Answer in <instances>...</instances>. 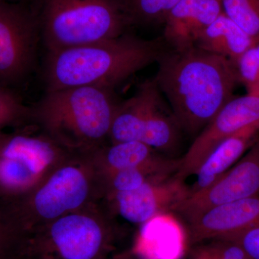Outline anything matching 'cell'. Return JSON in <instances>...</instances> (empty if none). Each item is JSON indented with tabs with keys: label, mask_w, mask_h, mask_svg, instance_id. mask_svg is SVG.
<instances>
[{
	"label": "cell",
	"mask_w": 259,
	"mask_h": 259,
	"mask_svg": "<svg viewBox=\"0 0 259 259\" xmlns=\"http://www.w3.org/2000/svg\"><path fill=\"white\" fill-rule=\"evenodd\" d=\"M164 51L160 40H145L127 31L115 38L47 52V91L79 87L114 90L157 62Z\"/></svg>",
	"instance_id": "cell-2"
},
{
	"label": "cell",
	"mask_w": 259,
	"mask_h": 259,
	"mask_svg": "<svg viewBox=\"0 0 259 259\" xmlns=\"http://www.w3.org/2000/svg\"><path fill=\"white\" fill-rule=\"evenodd\" d=\"M0 2H9V3H32L33 0H0Z\"/></svg>",
	"instance_id": "cell-27"
},
{
	"label": "cell",
	"mask_w": 259,
	"mask_h": 259,
	"mask_svg": "<svg viewBox=\"0 0 259 259\" xmlns=\"http://www.w3.org/2000/svg\"><path fill=\"white\" fill-rule=\"evenodd\" d=\"M222 6L228 18L259 41V0H222Z\"/></svg>",
	"instance_id": "cell-20"
},
{
	"label": "cell",
	"mask_w": 259,
	"mask_h": 259,
	"mask_svg": "<svg viewBox=\"0 0 259 259\" xmlns=\"http://www.w3.org/2000/svg\"><path fill=\"white\" fill-rule=\"evenodd\" d=\"M17 259H22V258H20V256H19V257H18V258H17Z\"/></svg>",
	"instance_id": "cell-29"
},
{
	"label": "cell",
	"mask_w": 259,
	"mask_h": 259,
	"mask_svg": "<svg viewBox=\"0 0 259 259\" xmlns=\"http://www.w3.org/2000/svg\"><path fill=\"white\" fill-rule=\"evenodd\" d=\"M154 79L182 132L198 135L233 97L236 68L221 56L192 47L165 50Z\"/></svg>",
	"instance_id": "cell-1"
},
{
	"label": "cell",
	"mask_w": 259,
	"mask_h": 259,
	"mask_svg": "<svg viewBox=\"0 0 259 259\" xmlns=\"http://www.w3.org/2000/svg\"><path fill=\"white\" fill-rule=\"evenodd\" d=\"M190 195L185 180L176 175L158 182H148L136 190L110 196L105 202L112 214L141 226L165 212H175Z\"/></svg>",
	"instance_id": "cell-12"
},
{
	"label": "cell",
	"mask_w": 259,
	"mask_h": 259,
	"mask_svg": "<svg viewBox=\"0 0 259 259\" xmlns=\"http://www.w3.org/2000/svg\"><path fill=\"white\" fill-rule=\"evenodd\" d=\"M7 136H8V134H6L3 131H0V146L3 144V141H4Z\"/></svg>",
	"instance_id": "cell-28"
},
{
	"label": "cell",
	"mask_w": 259,
	"mask_h": 259,
	"mask_svg": "<svg viewBox=\"0 0 259 259\" xmlns=\"http://www.w3.org/2000/svg\"><path fill=\"white\" fill-rule=\"evenodd\" d=\"M120 239L105 200L25 233L22 259H113Z\"/></svg>",
	"instance_id": "cell-5"
},
{
	"label": "cell",
	"mask_w": 259,
	"mask_h": 259,
	"mask_svg": "<svg viewBox=\"0 0 259 259\" xmlns=\"http://www.w3.org/2000/svg\"><path fill=\"white\" fill-rule=\"evenodd\" d=\"M186 221L190 246L233 236L259 225V195L217 206Z\"/></svg>",
	"instance_id": "cell-13"
},
{
	"label": "cell",
	"mask_w": 259,
	"mask_h": 259,
	"mask_svg": "<svg viewBox=\"0 0 259 259\" xmlns=\"http://www.w3.org/2000/svg\"><path fill=\"white\" fill-rule=\"evenodd\" d=\"M222 13V0H180L163 24V38L174 50L194 47L201 33Z\"/></svg>",
	"instance_id": "cell-15"
},
{
	"label": "cell",
	"mask_w": 259,
	"mask_h": 259,
	"mask_svg": "<svg viewBox=\"0 0 259 259\" xmlns=\"http://www.w3.org/2000/svg\"><path fill=\"white\" fill-rule=\"evenodd\" d=\"M234 66L238 82L247 93L259 94V41L245 51Z\"/></svg>",
	"instance_id": "cell-24"
},
{
	"label": "cell",
	"mask_w": 259,
	"mask_h": 259,
	"mask_svg": "<svg viewBox=\"0 0 259 259\" xmlns=\"http://www.w3.org/2000/svg\"><path fill=\"white\" fill-rule=\"evenodd\" d=\"M40 38L32 3L0 2V83L17 82L30 72Z\"/></svg>",
	"instance_id": "cell-9"
},
{
	"label": "cell",
	"mask_w": 259,
	"mask_h": 259,
	"mask_svg": "<svg viewBox=\"0 0 259 259\" xmlns=\"http://www.w3.org/2000/svg\"><path fill=\"white\" fill-rule=\"evenodd\" d=\"M30 122L31 107L24 105L14 94L0 86V131L7 127H23Z\"/></svg>",
	"instance_id": "cell-23"
},
{
	"label": "cell",
	"mask_w": 259,
	"mask_h": 259,
	"mask_svg": "<svg viewBox=\"0 0 259 259\" xmlns=\"http://www.w3.org/2000/svg\"><path fill=\"white\" fill-rule=\"evenodd\" d=\"M119 102L111 89L79 87L46 91L31 107V122L70 151L95 153L110 143Z\"/></svg>",
	"instance_id": "cell-3"
},
{
	"label": "cell",
	"mask_w": 259,
	"mask_h": 259,
	"mask_svg": "<svg viewBox=\"0 0 259 259\" xmlns=\"http://www.w3.org/2000/svg\"><path fill=\"white\" fill-rule=\"evenodd\" d=\"M259 125V94L233 97L220 110L179 159L176 177L186 180L198 169L220 143L250 126Z\"/></svg>",
	"instance_id": "cell-10"
},
{
	"label": "cell",
	"mask_w": 259,
	"mask_h": 259,
	"mask_svg": "<svg viewBox=\"0 0 259 259\" xmlns=\"http://www.w3.org/2000/svg\"><path fill=\"white\" fill-rule=\"evenodd\" d=\"M131 27L163 25L180 0H119Z\"/></svg>",
	"instance_id": "cell-19"
},
{
	"label": "cell",
	"mask_w": 259,
	"mask_h": 259,
	"mask_svg": "<svg viewBox=\"0 0 259 259\" xmlns=\"http://www.w3.org/2000/svg\"><path fill=\"white\" fill-rule=\"evenodd\" d=\"M189 247L186 226L173 212H165L140 226L130 250L144 259H183Z\"/></svg>",
	"instance_id": "cell-14"
},
{
	"label": "cell",
	"mask_w": 259,
	"mask_h": 259,
	"mask_svg": "<svg viewBox=\"0 0 259 259\" xmlns=\"http://www.w3.org/2000/svg\"><path fill=\"white\" fill-rule=\"evenodd\" d=\"M187 255L188 259H252L238 243L223 238L190 245Z\"/></svg>",
	"instance_id": "cell-21"
},
{
	"label": "cell",
	"mask_w": 259,
	"mask_h": 259,
	"mask_svg": "<svg viewBox=\"0 0 259 259\" xmlns=\"http://www.w3.org/2000/svg\"><path fill=\"white\" fill-rule=\"evenodd\" d=\"M95 156L102 176L120 170L139 168L171 157L138 141L109 143L95 151Z\"/></svg>",
	"instance_id": "cell-18"
},
{
	"label": "cell",
	"mask_w": 259,
	"mask_h": 259,
	"mask_svg": "<svg viewBox=\"0 0 259 259\" xmlns=\"http://www.w3.org/2000/svg\"><path fill=\"white\" fill-rule=\"evenodd\" d=\"M74 153L39 128L8 134L0 146V202L21 200Z\"/></svg>",
	"instance_id": "cell-7"
},
{
	"label": "cell",
	"mask_w": 259,
	"mask_h": 259,
	"mask_svg": "<svg viewBox=\"0 0 259 259\" xmlns=\"http://www.w3.org/2000/svg\"><path fill=\"white\" fill-rule=\"evenodd\" d=\"M25 233L6 206L0 203V259H17Z\"/></svg>",
	"instance_id": "cell-22"
},
{
	"label": "cell",
	"mask_w": 259,
	"mask_h": 259,
	"mask_svg": "<svg viewBox=\"0 0 259 259\" xmlns=\"http://www.w3.org/2000/svg\"><path fill=\"white\" fill-rule=\"evenodd\" d=\"M105 199L95 153L75 152L28 195L6 207L25 234Z\"/></svg>",
	"instance_id": "cell-4"
},
{
	"label": "cell",
	"mask_w": 259,
	"mask_h": 259,
	"mask_svg": "<svg viewBox=\"0 0 259 259\" xmlns=\"http://www.w3.org/2000/svg\"><path fill=\"white\" fill-rule=\"evenodd\" d=\"M255 42L223 12L201 33L194 47L225 58L234 65Z\"/></svg>",
	"instance_id": "cell-17"
},
{
	"label": "cell",
	"mask_w": 259,
	"mask_h": 259,
	"mask_svg": "<svg viewBox=\"0 0 259 259\" xmlns=\"http://www.w3.org/2000/svg\"><path fill=\"white\" fill-rule=\"evenodd\" d=\"M113 259H144L134 254L131 250H126V251L117 253L115 255Z\"/></svg>",
	"instance_id": "cell-26"
},
{
	"label": "cell",
	"mask_w": 259,
	"mask_h": 259,
	"mask_svg": "<svg viewBox=\"0 0 259 259\" xmlns=\"http://www.w3.org/2000/svg\"><path fill=\"white\" fill-rule=\"evenodd\" d=\"M47 52L115 38L131 28L119 0H34Z\"/></svg>",
	"instance_id": "cell-6"
},
{
	"label": "cell",
	"mask_w": 259,
	"mask_h": 259,
	"mask_svg": "<svg viewBox=\"0 0 259 259\" xmlns=\"http://www.w3.org/2000/svg\"><path fill=\"white\" fill-rule=\"evenodd\" d=\"M223 239L238 243L252 259H259V225Z\"/></svg>",
	"instance_id": "cell-25"
},
{
	"label": "cell",
	"mask_w": 259,
	"mask_h": 259,
	"mask_svg": "<svg viewBox=\"0 0 259 259\" xmlns=\"http://www.w3.org/2000/svg\"><path fill=\"white\" fill-rule=\"evenodd\" d=\"M182 132L166 98L151 79L141 83L132 97L119 102L109 141H138L171 156L178 149Z\"/></svg>",
	"instance_id": "cell-8"
},
{
	"label": "cell",
	"mask_w": 259,
	"mask_h": 259,
	"mask_svg": "<svg viewBox=\"0 0 259 259\" xmlns=\"http://www.w3.org/2000/svg\"><path fill=\"white\" fill-rule=\"evenodd\" d=\"M258 139L259 125H255L220 143L194 174L196 180L190 187V195L212 185L234 166Z\"/></svg>",
	"instance_id": "cell-16"
},
{
	"label": "cell",
	"mask_w": 259,
	"mask_h": 259,
	"mask_svg": "<svg viewBox=\"0 0 259 259\" xmlns=\"http://www.w3.org/2000/svg\"><path fill=\"white\" fill-rule=\"evenodd\" d=\"M259 195V139L212 185L191 194L177 207L186 221L217 206Z\"/></svg>",
	"instance_id": "cell-11"
}]
</instances>
